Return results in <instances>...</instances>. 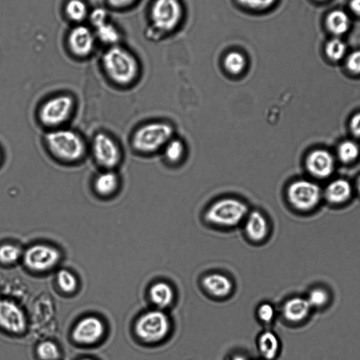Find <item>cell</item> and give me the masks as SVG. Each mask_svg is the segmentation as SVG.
<instances>
[{
    "mask_svg": "<svg viewBox=\"0 0 360 360\" xmlns=\"http://www.w3.org/2000/svg\"><path fill=\"white\" fill-rule=\"evenodd\" d=\"M43 142L49 156L61 164H80L89 154V143L85 138L68 126L47 131Z\"/></svg>",
    "mask_w": 360,
    "mask_h": 360,
    "instance_id": "6da1fadb",
    "label": "cell"
},
{
    "mask_svg": "<svg viewBox=\"0 0 360 360\" xmlns=\"http://www.w3.org/2000/svg\"><path fill=\"white\" fill-rule=\"evenodd\" d=\"M77 108L76 97L69 93H60L45 99L37 111L39 124L46 131L68 126Z\"/></svg>",
    "mask_w": 360,
    "mask_h": 360,
    "instance_id": "7a4b0ae2",
    "label": "cell"
},
{
    "mask_svg": "<svg viewBox=\"0 0 360 360\" xmlns=\"http://www.w3.org/2000/svg\"><path fill=\"white\" fill-rule=\"evenodd\" d=\"M103 67L108 79L120 88H128L133 85L139 74L136 58L129 51L119 47H113L105 53Z\"/></svg>",
    "mask_w": 360,
    "mask_h": 360,
    "instance_id": "3957f363",
    "label": "cell"
},
{
    "mask_svg": "<svg viewBox=\"0 0 360 360\" xmlns=\"http://www.w3.org/2000/svg\"><path fill=\"white\" fill-rule=\"evenodd\" d=\"M172 125L165 122H151L137 128L131 138L132 149L140 154L149 155L163 150L174 138Z\"/></svg>",
    "mask_w": 360,
    "mask_h": 360,
    "instance_id": "277c9868",
    "label": "cell"
},
{
    "mask_svg": "<svg viewBox=\"0 0 360 360\" xmlns=\"http://www.w3.org/2000/svg\"><path fill=\"white\" fill-rule=\"evenodd\" d=\"M249 213V206L245 202L234 197H224L208 207L205 218L214 226L233 228L243 223Z\"/></svg>",
    "mask_w": 360,
    "mask_h": 360,
    "instance_id": "5b68a950",
    "label": "cell"
},
{
    "mask_svg": "<svg viewBox=\"0 0 360 360\" xmlns=\"http://www.w3.org/2000/svg\"><path fill=\"white\" fill-rule=\"evenodd\" d=\"M89 154L100 170H117L124 160L121 144L106 131H99L94 135L89 143Z\"/></svg>",
    "mask_w": 360,
    "mask_h": 360,
    "instance_id": "8992f818",
    "label": "cell"
},
{
    "mask_svg": "<svg viewBox=\"0 0 360 360\" xmlns=\"http://www.w3.org/2000/svg\"><path fill=\"white\" fill-rule=\"evenodd\" d=\"M171 324L164 311L155 309L142 314L137 320L135 331L138 338L146 343L164 340L170 332Z\"/></svg>",
    "mask_w": 360,
    "mask_h": 360,
    "instance_id": "52a82bcc",
    "label": "cell"
},
{
    "mask_svg": "<svg viewBox=\"0 0 360 360\" xmlns=\"http://www.w3.org/2000/svg\"><path fill=\"white\" fill-rule=\"evenodd\" d=\"M321 195L319 186L308 180H298L293 183L287 191L291 204L295 208L303 211L314 208L320 202Z\"/></svg>",
    "mask_w": 360,
    "mask_h": 360,
    "instance_id": "ba28073f",
    "label": "cell"
},
{
    "mask_svg": "<svg viewBox=\"0 0 360 360\" xmlns=\"http://www.w3.org/2000/svg\"><path fill=\"white\" fill-rule=\"evenodd\" d=\"M151 15L157 29L168 32L178 26L182 18L183 9L178 0H156Z\"/></svg>",
    "mask_w": 360,
    "mask_h": 360,
    "instance_id": "9c48e42d",
    "label": "cell"
},
{
    "mask_svg": "<svg viewBox=\"0 0 360 360\" xmlns=\"http://www.w3.org/2000/svg\"><path fill=\"white\" fill-rule=\"evenodd\" d=\"M25 265L35 272H45L54 268L61 259L58 251L45 245L29 247L23 256Z\"/></svg>",
    "mask_w": 360,
    "mask_h": 360,
    "instance_id": "30bf717a",
    "label": "cell"
},
{
    "mask_svg": "<svg viewBox=\"0 0 360 360\" xmlns=\"http://www.w3.org/2000/svg\"><path fill=\"white\" fill-rule=\"evenodd\" d=\"M27 327L24 311L10 300H0V329L14 334H23Z\"/></svg>",
    "mask_w": 360,
    "mask_h": 360,
    "instance_id": "8fae6325",
    "label": "cell"
},
{
    "mask_svg": "<svg viewBox=\"0 0 360 360\" xmlns=\"http://www.w3.org/2000/svg\"><path fill=\"white\" fill-rule=\"evenodd\" d=\"M122 178L117 170H100L93 177L92 189L101 199H110L115 197L122 188Z\"/></svg>",
    "mask_w": 360,
    "mask_h": 360,
    "instance_id": "7c38bea8",
    "label": "cell"
},
{
    "mask_svg": "<svg viewBox=\"0 0 360 360\" xmlns=\"http://www.w3.org/2000/svg\"><path fill=\"white\" fill-rule=\"evenodd\" d=\"M104 332L102 321L97 317L89 316L80 320L76 325L73 338L80 344L92 345L103 337Z\"/></svg>",
    "mask_w": 360,
    "mask_h": 360,
    "instance_id": "4fadbf2b",
    "label": "cell"
},
{
    "mask_svg": "<svg viewBox=\"0 0 360 360\" xmlns=\"http://www.w3.org/2000/svg\"><path fill=\"white\" fill-rule=\"evenodd\" d=\"M245 231L249 239L254 243H261L270 233L269 222L259 211H249L245 221Z\"/></svg>",
    "mask_w": 360,
    "mask_h": 360,
    "instance_id": "5bb4252c",
    "label": "cell"
},
{
    "mask_svg": "<svg viewBox=\"0 0 360 360\" xmlns=\"http://www.w3.org/2000/svg\"><path fill=\"white\" fill-rule=\"evenodd\" d=\"M202 285L208 294L217 298L228 297L234 289L232 281L227 275L218 272L204 277Z\"/></svg>",
    "mask_w": 360,
    "mask_h": 360,
    "instance_id": "9a60e30c",
    "label": "cell"
},
{
    "mask_svg": "<svg viewBox=\"0 0 360 360\" xmlns=\"http://www.w3.org/2000/svg\"><path fill=\"white\" fill-rule=\"evenodd\" d=\"M308 170L316 177L325 178L333 172L334 161L328 152L318 149L309 154L306 160Z\"/></svg>",
    "mask_w": 360,
    "mask_h": 360,
    "instance_id": "2e32d148",
    "label": "cell"
},
{
    "mask_svg": "<svg viewBox=\"0 0 360 360\" xmlns=\"http://www.w3.org/2000/svg\"><path fill=\"white\" fill-rule=\"evenodd\" d=\"M312 307L308 299L294 297L287 300L282 307L284 318L291 323H299L305 320L311 313Z\"/></svg>",
    "mask_w": 360,
    "mask_h": 360,
    "instance_id": "e0dca14e",
    "label": "cell"
},
{
    "mask_svg": "<svg viewBox=\"0 0 360 360\" xmlns=\"http://www.w3.org/2000/svg\"><path fill=\"white\" fill-rule=\"evenodd\" d=\"M95 44V38L89 28L78 26L71 33L69 45L72 51L78 56H85L90 54Z\"/></svg>",
    "mask_w": 360,
    "mask_h": 360,
    "instance_id": "ac0fdd59",
    "label": "cell"
},
{
    "mask_svg": "<svg viewBox=\"0 0 360 360\" xmlns=\"http://www.w3.org/2000/svg\"><path fill=\"white\" fill-rule=\"evenodd\" d=\"M149 295L151 302L156 309L164 311L170 308L174 301V291L165 281H157L149 288Z\"/></svg>",
    "mask_w": 360,
    "mask_h": 360,
    "instance_id": "d6986e66",
    "label": "cell"
},
{
    "mask_svg": "<svg viewBox=\"0 0 360 360\" xmlns=\"http://www.w3.org/2000/svg\"><path fill=\"white\" fill-rule=\"evenodd\" d=\"M280 346L278 336L272 332H264L259 338V350L265 360L275 359L279 352Z\"/></svg>",
    "mask_w": 360,
    "mask_h": 360,
    "instance_id": "ffe728a7",
    "label": "cell"
},
{
    "mask_svg": "<svg viewBox=\"0 0 360 360\" xmlns=\"http://www.w3.org/2000/svg\"><path fill=\"white\" fill-rule=\"evenodd\" d=\"M352 188L345 179H337L327 187L325 195L332 204H339L345 202L351 196Z\"/></svg>",
    "mask_w": 360,
    "mask_h": 360,
    "instance_id": "44dd1931",
    "label": "cell"
},
{
    "mask_svg": "<svg viewBox=\"0 0 360 360\" xmlns=\"http://www.w3.org/2000/svg\"><path fill=\"white\" fill-rule=\"evenodd\" d=\"M162 151L167 162L176 164L183 160L186 154V147L182 140L172 138Z\"/></svg>",
    "mask_w": 360,
    "mask_h": 360,
    "instance_id": "7402d4cb",
    "label": "cell"
},
{
    "mask_svg": "<svg viewBox=\"0 0 360 360\" xmlns=\"http://www.w3.org/2000/svg\"><path fill=\"white\" fill-rule=\"evenodd\" d=\"M327 26L333 34L336 35H343L350 27L349 17L343 11H333L327 17Z\"/></svg>",
    "mask_w": 360,
    "mask_h": 360,
    "instance_id": "603a6c76",
    "label": "cell"
},
{
    "mask_svg": "<svg viewBox=\"0 0 360 360\" xmlns=\"http://www.w3.org/2000/svg\"><path fill=\"white\" fill-rule=\"evenodd\" d=\"M223 65L229 74L238 76L245 72L247 67V60L242 53L232 51L225 56Z\"/></svg>",
    "mask_w": 360,
    "mask_h": 360,
    "instance_id": "cb8c5ba5",
    "label": "cell"
},
{
    "mask_svg": "<svg viewBox=\"0 0 360 360\" xmlns=\"http://www.w3.org/2000/svg\"><path fill=\"white\" fill-rule=\"evenodd\" d=\"M57 284L63 291L67 293H74L78 287V281L75 275L67 270H61L56 275Z\"/></svg>",
    "mask_w": 360,
    "mask_h": 360,
    "instance_id": "d4e9b609",
    "label": "cell"
},
{
    "mask_svg": "<svg viewBox=\"0 0 360 360\" xmlns=\"http://www.w3.org/2000/svg\"><path fill=\"white\" fill-rule=\"evenodd\" d=\"M22 256L19 247L12 244H5L0 246V263L4 265L16 263Z\"/></svg>",
    "mask_w": 360,
    "mask_h": 360,
    "instance_id": "484cf974",
    "label": "cell"
},
{
    "mask_svg": "<svg viewBox=\"0 0 360 360\" xmlns=\"http://www.w3.org/2000/svg\"><path fill=\"white\" fill-rule=\"evenodd\" d=\"M359 154V149L353 141H345L338 149V155L341 161L349 163L354 161Z\"/></svg>",
    "mask_w": 360,
    "mask_h": 360,
    "instance_id": "4316f807",
    "label": "cell"
},
{
    "mask_svg": "<svg viewBox=\"0 0 360 360\" xmlns=\"http://www.w3.org/2000/svg\"><path fill=\"white\" fill-rule=\"evenodd\" d=\"M69 17L75 22L83 21L88 15V8L82 0H70L66 8Z\"/></svg>",
    "mask_w": 360,
    "mask_h": 360,
    "instance_id": "83f0119b",
    "label": "cell"
},
{
    "mask_svg": "<svg viewBox=\"0 0 360 360\" xmlns=\"http://www.w3.org/2000/svg\"><path fill=\"white\" fill-rule=\"evenodd\" d=\"M37 354L41 360H58L60 357V350L56 344L46 341L38 345Z\"/></svg>",
    "mask_w": 360,
    "mask_h": 360,
    "instance_id": "f1b7e54d",
    "label": "cell"
},
{
    "mask_svg": "<svg viewBox=\"0 0 360 360\" xmlns=\"http://www.w3.org/2000/svg\"><path fill=\"white\" fill-rule=\"evenodd\" d=\"M306 298L312 309H321L328 304L330 295L325 288H316L310 291Z\"/></svg>",
    "mask_w": 360,
    "mask_h": 360,
    "instance_id": "f546056e",
    "label": "cell"
},
{
    "mask_svg": "<svg viewBox=\"0 0 360 360\" xmlns=\"http://www.w3.org/2000/svg\"><path fill=\"white\" fill-rule=\"evenodd\" d=\"M345 44L338 38L331 40L326 45L327 56L334 62L339 61L346 53Z\"/></svg>",
    "mask_w": 360,
    "mask_h": 360,
    "instance_id": "4dcf8cb0",
    "label": "cell"
},
{
    "mask_svg": "<svg viewBox=\"0 0 360 360\" xmlns=\"http://www.w3.org/2000/svg\"><path fill=\"white\" fill-rule=\"evenodd\" d=\"M99 38L105 43L114 44L119 40L120 35L117 29L107 22L95 27Z\"/></svg>",
    "mask_w": 360,
    "mask_h": 360,
    "instance_id": "1f68e13d",
    "label": "cell"
},
{
    "mask_svg": "<svg viewBox=\"0 0 360 360\" xmlns=\"http://www.w3.org/2000/svg\"><path fill=\"white\" fill-rule=\"evenodd\" d=\"M239 5L256 11H261L271 8L276 0H237Z\"/></svg>",
    "mask_w": 360,
    "mask_h": 360,
    "instance_id": "d6a6232c",
    "label": "cell"
},
{
    "mask_svg": "<svg viewBox=\"0 0 360 360\" xmlns=\"http://www.w3.org/2000/svg\"><path fill=\"white\" fill-rule=\"evenodd\" d=\"M257 316L262 322L270 324L275 320L276 311L272 304L263 303L259 307Z\"/></svg>",
    "mask_w": 360,
    "mask_h": 360,
    "instance_id": "836d02e7",
    "label": "cell"
},
{
    "mask_svg": "<svg viewBox=\"0 0 360 360\" xmlns=\"http://www.w3.org/2000/svg\"><path fill=\"white\" fill-rule=\"evenodd\" d=\"M346 66L350 72L360 74V50L351 53L347 58Z\"/></svg>",
    "mask_w": 360,
    "mask_h": 360,
    "instance_id": "e575fe53",
    "label": "cell"
},
{
    "mask_svg": "<svg viewBox=\"0 0 360 360\" xmlns=\"http://www.w3.org/2000/svg\"><path fill=\"white\" fill-rule=\"evenodd\" d=\"M90 20L95 27L107 22V13L101 8L96 9L90 16Z\"/></svg>",
    "mask_w": 360,
    "mask_h": 360,
    "instance_id": "d590c367",
    "label": "cell"
},
{
    "mask_svg": "<svg viewBox=\"0 0 360 360\" xmlns=\"http://www.w3.org/2000/svg\"><path fill=\"white\" fill-rule=\"evenodd\" d=\"M350 127L354 136L360 137V113H357L352 117Z\"/></svg>",
    "mask_w": 360,
    "mask_h": 360,
    "instance_id": "8d00e7d4",
    "label": "cell"
},
{
    "mask_svg": "<svg viewBox=\"0 0 360 360\" xmlns=\"http://www.w3.org/2000/svg\"><path fill=\"white\" fill-rule=\"evenodd\" d=\"M136 0H108L109 4L113 8H123L132 5Z\"/></svg>",
    "mask_w": 360,
    "mask_h": 360,
    "instance_id": "74e56055",
    "label": "cell"
},
{
    "mask_svg": "<svg viewBox=\"0 0 360 360\" xmlns=\"http://www.w3.org/2000/svg\"><path fill=\"white\" fill-rule=\"evenodd\" d=\"M350 9L355 15L360 17V0H351Z\"/></svg>",
    "mask_w": 360,
    "mask_h": 360,
    "instance_id": "f35d334b",
    "label": "cell"
},
{
    "mask_svg": "<svg viewBox=\"0 0 360 360\" xmlns=\"http://www.w3.org/2000/svg\"><path fill=\"white\" fill-rule=\"evenodd\" d=\"M230 360H248V359L242 354H235Z\"/></svg>",
    "mask_w": 360,
    "mask_h": 360,
    "instance_id": "ab89813d",
    "label": "cell"
},
{
    "mask_svg": "<svg viewBox=\"0 0 360 360\" xmlns=\"http://www.w3.org/2000/svg\"><path fill=\"white\" fill-rule=\"evenodd\" d=\"M4 159V154L1 148H0V166L3 164Z\"/></svg>",
    "mask_w": 360,
    "mask_h": 360,
    "instance_id": "60d3db41",
    "label": "cell"
},
{
    "mask_svg": "<svg viewBox=\"0 0 360 360\" xmlns=\"http://www.w3.org/2000/svg\"><path fill=\"white\" fill-rule=\"evenodd\" d=\"M357 189H358V191L360 194V177L358 179V182H357Z\"/></svg>",
    "mask_w": 360,
    "mask_h": 360,
    "instance_id": "b9f144b4",
    "label": "cell"
},
{
    "mask_svg": "<svg viewBox=\"0 0 360 360\" xmlns=\"http://www.w3.org/2000/svg\"><path fill=\"white\" fill-rule=\"evenodd\" d=\"M81 360H92V359H81Z\"/></svg>",
    "mask_w": 360,
    "mask_h": 360,
    "instance_id": "7bdbcfd3",
    "label": "cell"
},
{
    "mask_svg": "<svg viewBox=\"0 0 360 360\" xmlns=\"http://www.w3.org/2000/svg\"><path fill=\"white\" fill-rule=\"evenodd\" d=\"M0 300H1V298H0Z\"/></svg>",
    "mask_w": 360,
    "mask_h": 360,
    "instance_id": "ee69618b",
    "label": "cell"
}]
</instances>
